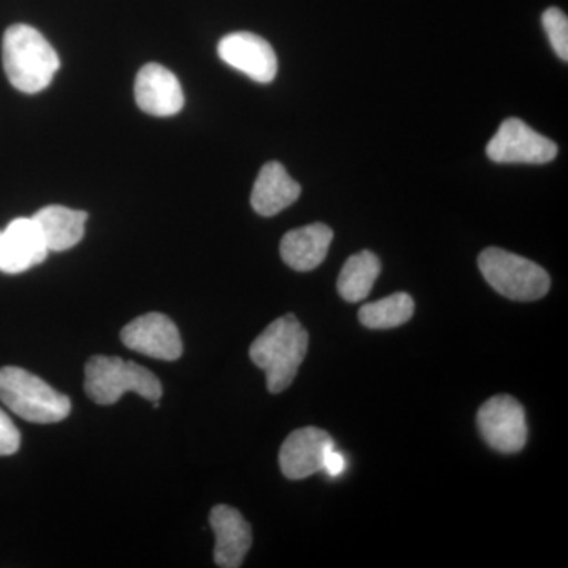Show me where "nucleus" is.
<instances>
[{"label":"nucleus","mask_w":568,"mask_h":568,"mask_svg":"<svg viewBox=\"0 0 568 568\" xmlns=\"http://www.w3.org/2000/svg\"><path fill=\"white\" fill-rule=\"evenodd\" d=\"M308 332L297 317H278L250 346V358L265 373L267 390L282 394L293 384L308 351Z\"/></svg>","instance_id":"nucleus-1"},{"label":"nucleus","mask_w":568,"mask_h":568,"mask_svg":"<svg viewBox=\"0 0 568 568\" xmlns=\"http://www.w3.org/2000/svg\"><path fill=\"white\" fill-rule=\"evenodd\" d=\"M2 61L14 89L24 93L44 91L54 80L61 61L58 52L37 29L14 24L2 41Z\"/></svg>","instance_id":"nucleus-2"},{"label":"nucleus","mask_w":568,"mask_h":568,"mask_svg":"<svg viewBox=\"0 0 568 568\" xmlns=\"http://www.w3.org/2000/svg\"><path fill=\"white\" fill-rule=\"evenodd\" d=\"M0 402L32 424H58L71 413L69 396L18 366L0 368Z\"/></svg>","instance_id":"nucleus-3"},{"label":"nucleus","mask_w":568,"mask_h":568,"mask_svg":"<svg viewBox=\"0 0 568 568\" xmlns=\"http://www.w3.org/2000/svg\"><path fill=\"white\" fill-rule=\"evenodd\" d=\"M84 372L85 394L97 405H114L126 392H134L149 402H159L162 398L163 387L159 377L151 369L134 362L93 355L85 364Z\"/></svg>","instance_id":"nucleus-4"},{"label":"nucleus","mask_w":568,"mask_h":568,"mask_svg":"<svg viewBox=\"0 0 568 568\" xmlns=\"http://www.w3.org/2000/svg\"><path fill=\"white\" fill-rule=\"evenodd\" d=\"M478 267L489 286L511 301H540L551 287V278L544 267L496 246L480 253Z\"/></svg>","instance_id":"nucleus-5"},{"label":"nucleus","mask_w":568,"mask_h":568,"mask_svg":"<svg viewBox=\"0 0 568 568\" xmlns=\"http://www.w3.org/2000/svg\"><path fill=\"white\" fill-rule=\"evenodd\" d=\"M477 426L485 443L500 454H518L528 443L525 407L510 395H496L484 403Z\"/></svg>","instance_id":"nucleus-6"},{"label":"nucleus","mask_w":568,"mask_h":568,"mask_svg":"<svg viewBox=\"0 0 568 568\" xmlns=\"http://www.w3.org/2000/svg\"><path fill=\"white\" fill-rule=\"evenodd\" d=\"M487 155L495 163L545 164L558 155V145L517 118L500 123L488 142Z\"/></svg>","instance_id":"nucleus-7"},{"label":"nucleus","mask_w":568,"mask_h":568,"mask_svg":"<svg viewBox=\"0 0 568 568\" xmlns=\"http://www.w3.org/2000/svg\"><path fill=\"white\" fill-rule=\"evenodd\" d=\"M123 345L148 357L174 362L182 357L181 332L163 313H148L133 320L121 332Z\"/></svg>","instance_id":"nucleus-8"},{"label":"nucleus","mask_w":568,"mask_h":568,"mask_svg":"<svg viewBox=\"0 0 568 568\" xmlns=\"http://www.w3.org/2000/svg\"><path fill=\"white\" fill-rule=\"evenodd\" d=\"M219 55L227 65L263 84L274 81L278 71L274 48L256 33L234 32L223 37Z\"/></svg>","instance_id":"nucleus-9"},{"label":"nucleus","mask_w":568,"mask_h":568,"mask_svg":"<svg viewBox=\"0 0 568 568\" xmlns=\"http://www.w3.org/2000/svg\"><path fill=\"white\" fill-rule=\"evenodd\" d=\"M334 447V439L324 429L316 426L295 429L280 448V467L284 477L304 480L315 476L323 470L325 455Z\"/></svg>","instance_id":"nucleus-10"},{"label":"nucleus","mask_w":568,"mask_h":568,"mask_svg":"<svg viewBox=\"0 0 568 568\" xmlns=\"http://www.w3.org/2000/svg\"><path fill=\"white\" fill-rule=\"evenodd\" d=\"M48 250L33 219H17L0 231V272L22 274L47 260Z\"/></svg>","instance_id":"nucleus-11"},{"label":"nucleus","mask_w":568,"mask_h":568,"mask_svg":"<svg viewBox=\"0 0 568 568\" xmlns=\"http://www.w3.org/2000/svg\"><path fill=\"white\" fill-rule=\"evenodd\" d=\"M134 99L141 111L155 118L178 114L185 102L181 82L173 71L164 69L160 63L142 67L134 82Z\"/></svg>","instance_id":"nucleus-12"},{"label":"nucleus","mask_w":568,"mask_h":568,"mask_svg":"<svg viewBox=\"0 0 568 568\" xmlns=\"http://www.w3.org/2000/svg\"><path fill=\"white\" fill-rule=\"evenodd\" d=\"M211 528L215 534L213 559L222 568H239L253 544L252 526L237 508L215 506L212 508Z\"/></svg>","instance_id":"nucleus-13"},{"label":"nucleus","mask_w":568,"mask_h":568,"mask_svg":"<svg viewBox=\"0 0 568 568\" xmlns=\"http://www.w3.org/2000/svg\"><path fill=\"white\" fill-rule=\"evenodd\" d=\"M334 241V231L324 223H313L284 234L280 254L297 272L315 271L324 263Z\"/></svg>","instance_id":"nucleus-14"},{"label":"nucleus","mask_w":568,"mask_h":568,"mask_svg":"<svg viewBox=\"0 0 568 568\" xmlns=\"http://www.w3.org/2000/svg\"><path fill=\"white\" fill-rule=\"evenodd\" d=\"M301 185L287 174L282 163H265L253 186L254 212L261 216H274L293 205L301 196Z\"/></svg>","instance_id":"nucleus-15"},{"label":"nucleus","mask_w":568,"mask_h":568,"mask_svg":"<svg viewBox=\"0 0 568 568\" xmlns=\"http://www.w3.org/2000/svg\"><path fill=\"white\" fill-rule=\"evenodd\" d=\"M50 252H65L84 237L88 212L73 211L63 205H48L32 216Z\"/></svg>","instance_id":"nucleus-16"},{"label":"nucleus","mask_w":568,"mask_h":568,"mask_svg":"<svg viewBox=\"0 0 568 568\" xmlns=\"http://www.w3.org/2000/svg\"><path fill=\"white\" fill-rule=\"evenodd\" d=\"M379 274V257L375 253L364 250V252L353 254L343 265L336 287L346 302L357 304L372 293Z\"/></svg>","instance_id":"nucleus-17"},{"label":"nucleus","mask_w":568,"mask_h":568,"mask_svg":"<svg viewBox=\"0 0 568 568\" xmlns=\"http://www.w3.org/2000/svg\"><path fill=\"white\" fill-rule=\"evenodd\" d=\"M413 297L406 293H396L386 298L366 304L358 310V321L373 331L399 327L414 316Z\"/></svg>","instance_id":"nucleus-18"},{"label":"nucleus","mask_w":568,"mask_h":568,"mask_svg":"<svg viewBox=\"0 0 568 568\" xmlns=\"http://www.w3.org/2000/svg\"><path fill=\"white\" fill-rule=\"evenodd\" d=\"M541 24L547 32L552 50L562 61H568V18L562 10L551 7L541 14Z\"/></svg>","instance_id":"nucleus-19"},{"label":"nucleus","mask_w":568,"mask_h":568,"mask_svg":"<svg viewBox=\"0 0 568 568\" xmlns=\"http://www.w3.org/2000/svg\"><path fill=\"white\" fill-rule=\"evenodd\" d=\"M21 446V435L11 418L0 409V457L17 454Z\"/></svg>","instance_id":"nucleus-20"},{"label":"nucleus","mask_w":568,"mask_h":568,"mask_svg":"<svg viewBox=\"0 0 568 568\" xmlns=\"http://www.w3.org/2000/svg\"><path fill=\"white\" fill-rule=\"evenodd\" d=\"M347 467L345 455L342 452L336 450V448H331L325 455L323 473L327 474L331 477H339L343 473H345Z\"/></svg>","instance_id":"nucleus-21"}]
</instances>
